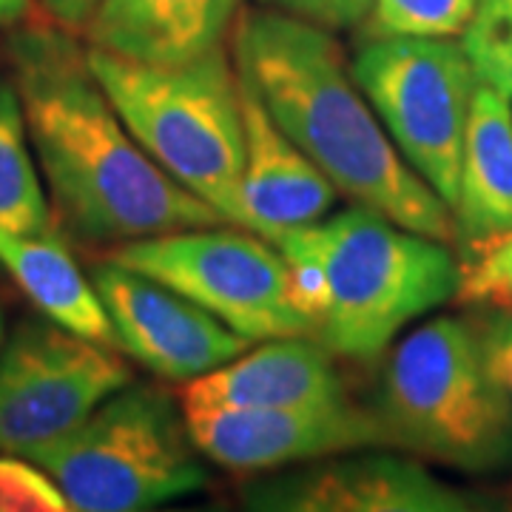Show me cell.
<instances>
[{
	"instance_id": "6da1fadb",
	"label": "cell",
	"mask_w": 512,
	"mask_h": 512,
	"mask_svg": "<svg viewBox=\"0 0 512 512\" xmlns=\"http://www.w3.org/2000/svg\"><path fill=\"white\" fill-rule=\"evenodd\" d=\"M9 55L29 140L63 220L92 242H131L228 225L134 140L89 66L57 29H26Z\"/></svg>"
},
{
	"instance_id": "3957f363",
	"label": "cell",
	"mask_w": 512,
	"mask_h": 512,
	"mask_svg": "<svg viewBox=\"0 0 512 512\" xmlns=\"http://www.w3.org/2000/svg\"><path fill=\"white\" fill-rule=\"evenodd\" d=\"M274 245L319 265L325 311L316 339L350 362H376L413 319L456 299L461 285L450 242L359 205L285 231Z\"/></svg>"
},
{
	"instance_id": "484cf974",
	"label": "cell",
	"mask_w": 512,
	"mask_h": 512,
	"mask_svg": "<svg viewBox=\"0 0 512 512\" xmlns=\"http://www.w3.org/2000/svg\"><path fill=\"white\" fill-rule=\"evenodd\" d=\"M32 12V0H0V29L15 26Z\"/></svg>"
},
{
	"instance_id": "83f0119b",
	"label": "cell",
	"mask_w": 512,
	"mask_h": 512,
	"mask_svg": "<svg viewBox=\"0 0 512 512\" xmlns=\"http://www.w3.org/2000/svg\"><path fill=\"white\" fill-rule=\"evenodd\" d=\"M507 308H512V305H507Z\"/></svg>"
},
{
	"instance_id": "7402d4cb",
	"label": "cell",
	"mask_w": 512,
	"mask_h": 512,
	"mask_svg": "<svg viewBox=\"0 0 512 512\" xmlns=\"http://www.w3.org/2000/svg\"><path fill=\"white\" fill-rule=\"evenodd\" d=\"M72 510L63 490L32 458L0 456V512H66Z\"/></svg>"
},
{
	"instance_id": "9c48e42d",
	"label": "cell",
	"mask_w": 512,
	"mask_h": 512,
	"mask_svg": "<svg viewBox=\"0 0 512 512\" xmlns=\"http://www.w3.org/2000/svg\"><path fill=\"white\" fill-rule=\"evenodd\" d=\"M128 384L131 367L114 345L49 316L23 322L0 356V453H35Z\"/></svg>"
},
{
	"instance_id": "e0dca14e",
	"label": "cell",
	"mask_w": 512,
	"mask_h": 512,
	"mask_svg": "<svg viewBox=\"0 0 512 512\" xmlns=\"http://www.w3.org/2000/svg\"><path fill=\"white\" fill-rule=\"evenodd\" d=\"M0 265L26 293L40 316L89 336L94 342L114 345L109 313L94 291L92 276L74 262L72 251L52 234H20L0 225ZM117 348V345H114Z\"/></svg>"
},
{
	"instance_id": "d4e9b609",
	"label": "cell",
	"mask_w": 512,
	"mask_h": 512,
	"mask_svg": "<svg viewBox=\"0 0 512 512\" xmlns=\"http://www.w3.org/2000/svg\"><path fill=\"white\" fill-rule=\"evenodd\" d=\"M40 3L49 12V18L69 32H83L100 6V0H40Z\"/></svg>"
},
{
	"instance_id": "2e32d148",
	"label": "cell",
	"mask_w": 512,
	"mask_h": 512,
	"mask_svg": "<svg viewBox=\"0 0 512 512\" xmlns=\"http://www.w3.org/2000/svg\"><path fill=\"white\" fill-rule=\"evenodd\" d=\"M453 222L461 251L512 231V100L484 83L464 134Z\"/></svg>"
},
{
	"instance_id": "ffe728a7",
	"label": "cell",
	"mask_w": 512,
	"mask_h": 512,
	"mask_svg": "<svg viewBox=\"0 0 512 512\" xmlns=\"http://www.w3.org/2000/svg\"><path fill=\"white\" fill-rule=\"evenodd\" d=\"M478 0H373L370 18L382 35L461 37Z\"/></svg>"
},
{
	"instance_id": "ba28073f",
	"label": "cell",
	"mask_w": 512,
	"mask_h": 512,
	"mask_svg": "<svg viewBox=\"0 0 512 512\" xmlns=\"http://www.w3.org/2000/svg\"><path fill=\"white\" fill-rule=\"evenodd\" d=\"M350 72L407 165L453 211L478 89L461 40L379 32L350 60Z\"/></svg>"
},
{
	"instance_id": "8fae6325",
	"label": "cell",
	"mask_w": 512,
	"mask_h": 512,
	"mask_svg": "<svg viewBox=\"0 0 512 512\" xmlns=\"http://www.w3.org/2000/svg\"><path fill=\"white\" fill-rule=\"evenodd\" d=\"M114 345L171 382H194L251 348L245 336L151 276L106 259L92 271Z\"/></svg>"
},
{
	"instance_id": "52a82bcc",
	"label": "cell",
	"mask_w": 512,
	"mask_h": 512,
	"mask_svg": "<svg viewBox=\"0 0 512 512\" xmlns=\"http://www.w3.org/2000/svg\"><path fill=\"white\" fill-rule=\"evenodd\" d=\"M109 259L163 282L248 342L316 336L291 268L271 239L239 225L185 228L120 242Z\"/></svg>"
},
{
	"instance_id": "44dd1931",
	"label": "cell",
	"mask_w": 512,
	"mask_h": 512,
	"mask_svg": "<svg viewBox=\"0 0 512 512\" xmlns=\"http://www.w3.org/2000/svg\"><path fill=\"white\" fill-rule=\"evenodd\" d=\"M458 296L470 305H512V231L461 251Z\"/></svg>"
},
{
	"instance_id": "ac0fdd59",
	"label": "cell",
	"mask_w": 512,
	"mask_h": 512,
	"mask_svg": "<svg viewBox=\"0 0 512 512\" xmlns=\"http://www.w3.org/2000/svg\"><path fill=\"white\" fill-rule=\"evenodd\" d=\"M32 151L18 89L0 80V225L20 234H52L55 220Z\"/></svg>"
},
{
	"instance_id": "d6986e66",
	"label": "cell",
	"mask_w": 512,
	"mask_h": 512,
	"mask_svg": "<svg viewBox=\"0 0 512 512\" xmlns=\"http://www.w3.org/2000/svg\"><path fill=\"white\" fill-rule=\"evenodd\" d=\"M461 46L478 83L512 100V0H478Z\"/></svg>"
},
{
	"instance_id": "8992f818",
	"label": "cell",
	"mask_w": 512,
	"mask_h": 512,
	"mask_svg": "<svg viewBox=\"0 0 512 512\" xmlns=\"http://www.w3.org/2000/svg\"><path fill=\"white\" fill-rule=\"evenodd\" d=\"M183 404L154 387H123L72 433L37 447L32 458L77 512H140L202 490Z\"/></svg>"
},
{
	"instance_id": "4316f807",
	"label": "cell",
	"mask_w": 512,
	"mask_h": 512,
	"mask_svg": "<svg viewBox=\"0 0 512 512\" xmlns=\"http://www.w3.org/2000/svg\"><path fill=\"white\" fill-rule=\"evenodd\" d=\"M0 333H3V325H0Z\"/></svg>"
},
{
	"instance_id": "603a6c76",
	"label": "cell",
	"mask_w": 512,
	"mask_h": 512,
	"mask_svg": "<svg viewBox=\"0 0 512 512\" xmlns=\"http://www.w3.org/2000/svg\"><path fill=\"white\" fill-rule=\"evenodd\" d=\"M473 328L487 376L512 402V308L493 305V311L473 322Z\"/></svg>"
},
{
	"instance_id": "277c9868",
	"label": "cell",
	"mask_w": 512,
	"mask_h": 512,
	"mask_svg": "<svg viewBox=\"0 0 512 512\" xmlns=\"http://www.w3.org/2000/svg\"><path fill=\"white\" fill-rule=\"evenodd\" d=\"M89 66L148 157L228 225L245 228L239 200L245 126L237 63L225 46L177 66L137 63L89 46Z\"/></svg>"
},
{
	"instance_id": "7c38bea8",
	"label": "cell",
	"mask_w": 512,
	"mask_h": 512,
	"mask_svg": "<svg viewBox=\"0 0 512 512\" xmlns=\"http://www.w3.org/2000/svg\"><path fill=\"white\" fill-rule=\"evenodd\" d=\"M242 504L262 512H467L481 498L436 478L419 458L362 447L316 464L259 478Z\"/></svg>"
},
{
	"instance_id": "9a60e30c",
	"label": "cell",
	"mask_w": 512,
	"mask_h": 512,
	"mask_svg": "<svg viewBox=\"0 0 512 512\" xmlns=\"http://www.w3.org/2000/svg\"><path fill=\"white\" fill-rule=\"evenodd\" d=\"M239 12L242 0H100L83 32L92 49L177 66L220 49Z\"/></svg>"
},
{
	"instance_id": "7a4b0ae2",
	"label": "cell",
	"mask_w": 512,
	"mask_h": 512,
	"mask_svg": "<svg viewBox=\"0 0 512 512\" xmlns=\"http://www.w3.org/2000/svg\"><path fill=\"white\" fill-rule=\"evenodd\" d=\"M234 63L342 197L424 237L456 242L450 205L393 146L333 32L276 9H242Z\"/></svg>"
},
{
	"instance_id": "4fadbf2b",
	"label": "cell",
	"mask_w": 512,
	"mask_h": 512,
	"mask_svg": "<svg viewBox=\"0 0 512 512\" xmlns=\"http://www.w3.org/2000/svg\"><path fill=\"white\" fill-rule=\"evenodd\" d=\"M239 100L245 126V168L239 188L245 228L276 242L285 231L328 217L339 191L276 126L262 97L242 74Z\"/></svg>"
},
{
	"instance_id": "5bb4252c",
	"label": "cell",
	"mask_w": 512,
	"mask_h": 512,
	"mask_svg": "<svg viewBox=\"0 0 512 512\" xmlns=\"http://www.w3.org/2000/svg\"><path fill=\"white\" fill-rule=\"evenodd\" d=\"M336 353L316 336L265 339L237 359L185 384L183 407L279 410L345 399Z\"/></svg>"
},
{
	"instance_id": "cb8c5ba5",
	"label": "cell",
	"mask_w": 512,
	"mask_h": 512,
	"mask_svg": "<svg viewBox=\"0 0 512 512\" xmlns=\"http://www.w3.org/2000/svg\"><path fill=\"white\" fill-rule=\"evenodd\" d=\"M259 3L265 9H276L282 15L322 26L333 35L342 29L362 26L373 12V0H259Z\"/></svg>"
},
{
	"instance_id": "5b68a950",
	"label": "cell",
	"mask_w": 512,
	"mask_h": 512,
	"mask_svg": "<svg viewBox=\"0 0 512 512\" xmlns=\"http://www.w3.org/2000/svg\"><path fill=\"white\" fill-rule=\"evenodd\" d=\"M379 416L393 447L413 456L461 473L512 464V402L487 376L467 319H430L393 348Z\"/></svg>"
},
{
	"instance_id": "30bf717a",
	"label": "cell",
	"mask_w": 512,
	"mask_h": 512,
	"mask_svg": "<svg viewBox=\"0 0 512 512\" xmlns=\"http://www.w3.org/2000/svg\"><path fill=\"white\" fill-rule=\"evenodd\" d=\"M202 456L231 473H274L288 464L393 444L379 410L345 399L279 410L183 407Z\"/></svg>"
}]
</instances>
